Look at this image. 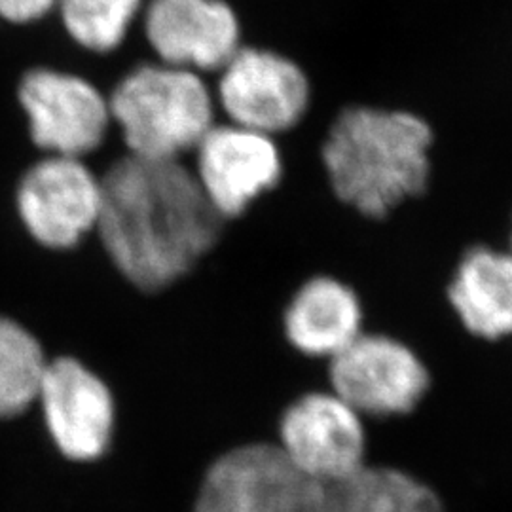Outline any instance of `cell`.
Returning <instances> with one entry per match:
<instances>
[{"label":"cell","instance_id":"6","mask_svg":"<svg viewBox=\"0 0 512 512\" xmlns=\"http://www.w3.org/2000/svg\"><path fill=\"white\" fill-rule=\"evenodd\" d=\"M18 103L31 141L48 156L84 160L109 135V97L80 74L31 69L19 80Z\"/></svg>","mask_w":512,"mask_h":512},{"label":"cell","instance_id":"17","mask_svg":"<svg viewBox=\"0 0 512 512\" xmlns=\"http://www.w3.org/2000/svg\"><path fill=\"white\" fill-rule=\"evenodd\" d=\"M145 0H57L65 33L92 54H110L128 38Z\"/></svg>","mask_w":512,"mask_h":512},{"label":"cell","instance_id":"3","mask_svg":"<svg viewBox=\"0 0 512 512\" xmlns=\"http://www.w3.org/2000/svg\"><path fill=\"white\" fill-rule=\"evenodd\" d=\"M109 107L128 154L150 160H181L219 122L215 92L203 74L160 61L122 76Z\"/></svg>","mask_w":512,"mask_h":512},{"label":"cell","instance_id":"12","mask_svg":"<svg viewBox=\"0 0 512 512\" xmlns=\"http://www.w3.org/2000/svg\"><path fill=\"white\" fill-rule=\"evenodd\" d=\"M38 399L55 444L67 458H99L112 435L114 403L109 387L69 357L46 366Z\"/></svg>","mask_w":512,"mask_h":512},{"label":"cell","instance_id":"13","mask_svg":"<svg viewBox=\"0 0 512 512\" xmlns=\"http://www.w3.org/2000/svg\"><path fill=\"white\" fill-rule=\"evenodd\" d=\"M365 330L361 296L348 281L332 274L306 277L281 311L287 344L310 359L330 361Z\"/></svg>","mask_w":512,"mask_h":512},{"label":"cell","instance_id":"14","mask_svg":"<svg viewBox=\"0 0 512 512\" xmlns=\"http://www.w3.org/2000/svg\"><path fill=\"white\" fill-rule=\"evenodd\" d=\"M448 306L471 338L495 344L512 340V253L473 245L459 256L446 285Z\"/></svg>","mask_w":512,"mask_h":512},{"label":"cell","instance_id":"4","mask_svg":"<svg viewBox=\"0 0 512 512\" xmlns=\"http://www.w3.org/2000/svg\"><path fill=\"white\" fill-rule=\"evenodd\" d=\"M213 92L226 122L277 139L298 128L311 105L310 76L302 65L249 42L217 73Z\"/></svg>","mask_w":512,"mask_h":512},{"label":"cell","instance_id":"1","mask_svg":"<svg viewBox=\"0 0 512 512\" xmlns=\"http://www.w3.org/2000/svg\"><path fill=\"white\" fill-rule=\"evenodd\" d=\"M101 184L95 234L114 270L139 291H164L217 253L228 222L181 160L126 154Z\"/></svg>","mask_w":512,"mask_h":512},{"label":"cell","instance_id":"8","mask_svg":"<svg viewBox=\"0 0 512 512\" xmlns=\"http://www.w3.org/2000/svg\"><path fill=\"white\" fill-rule=\"evenodd\" d=\"M192 154L194 177L226 222L243 219L274 192L285 173L277 137L226 120L209 129Z\"/></svg>","mask_w":512,"mask_h":512},{"label":"cell","instance_id":"9","mask_svg":"<svg viewBox=\"0 0 512 512\" xmlns=\"http://www.w3.org/2000/svg\"><path fill=\"white\" fill-rule=\"evenodd\" d=\"M323 486L274 444H249L213 463L194 512H321Z\"/></svg>","mask_w":512,"mask_h":512},{"label":"cell","instance_id":"15","mask_svg":"<svg viewBox=\"0 0 512 512\" xmlns=\"http://www.w3.org/2000/svg\"><path fill=\"white\" fill-rule=\"evenodd\" d=\"M321 512H442L439 497L416 478L366 467L323 486Z\"/></svg>","mask_w":512,"mask_h":512},{"label":"cell","instance_id":"5","mask_svg":"<svg viewBox=\"0 0 512 512\" xmlns=\"http://www.w3.org/2000/svg\"><path fill=\"white\" fill-rule=\"evenodd\" d=\"M101 202V177L82 158L44 154L16 188V213L25 232L50 251H71L93 234Z\"/></svg>","mask_w":512,"mask_h":512},{"label":"cell","instance_id":"16","mask_svg":"<svg viewBox=\"0 0 512 512\" xmlns=\"http://www.w3.org/2000/svg\"><path fill=\"white\" fill-rule=\"evenodd\" d=\"M46 355L18 321L0 317V418H14L38 399Z\"/></svg>","mask_w":512,"mask_h":512},{"label":"cell","instance_id":"19","mask_svg":"<svg viewBox=\"0 0 512 512\" xmlns=\"http://www.w3.org/2000/svg\"><path fill=\"white\" fill-rule=\"evenodd\" d=\"M507 249L512 253V226H511V236H509V243H507Z\"/></svg>","mask_w":512,"mask_h":512},{"label":"cell","instance_id":"11","mask_svg":"<svg viewBox=\"0 0 512 512\" xmlns=\"http://www.w3.org/2000/svg\"><path fill=\"white\" fill-rule=\"evenodd\" d=\"M279 448L302 475L327 486L365 465V429L336 393H311L285 412Z\"/></svg>","mask_w":512,"mask_h":512},{"label":"cell","instance_id":"7","mask_svg":"<svg viewBox=\"0 0 512 512\" xmlns=\"http://www.w3.org/2000/svg\"><path fill=\"white\" fill-rule=\"evenodd\" d=\"M334 393L370 416H397L418 406L429 368L418 349L384 330H365L329 361Z\"/></svg>","mask_w":512,"mask_h":512},{"label":"cell","instance_id":"18","mask_svg":"<svg viewBox=\"0 0 512 512\" xmlns=\"http://www.w3.org/2000/svg\"><path fill=\"white\" fill-rule=\"evenodd\" d=\"M57 0H0V19L12 25H31L55 12Z\"/></svg>","mask_w":512,"mask_h":512},{"label":"cell","instance_id":"2","mask_svg":"<svg viewBox=\"0 0 512 512\" xmlns=\"http://www.w3.org/2000/svg\"><path fill=\"white\" fill-rule=\"evenodd\" d=\"M431 148L433 129L418 114L351 105L332 120L321 162L338 202L382 220L427 190Z\"/></svg>","mask_w":512,"mask_h":512},{"label":"cell","instance_id":"10","mask_svg":"<svg viewBox=\"0 0 512 512\" xmlns=\"http://www.w3.org/2000/svg\"><path fill=\"white\" fill-rule=\"evenodd\" d=\"M141 16L158 61L194 73H219L245 44L230 0H148Z\"/></svg>","mask_w":512,"mask_h":512}]
</instances>
